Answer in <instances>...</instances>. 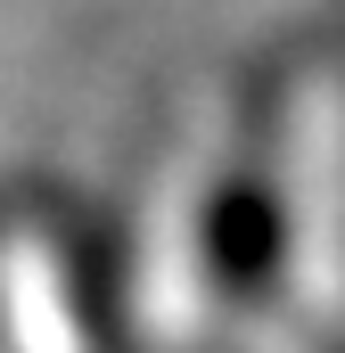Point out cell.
Here are the masks:
<instances>
[{
	"label": "cell",
	"mask_w": 345,
	"mask_h": 353,
	"mask_svg": "<svg viewBox=\"0 0 345 353\" xmlns=\"http://www.w3.org/2000/svg\"><path fill=\"white\" fill-rule=\"evenodd\" d=\"M0 337L8 353H124V288L58 197H0Z\"/></svg>",
	"instance_id": "6da1fadb"
},
{
	"label": "cell",
	"mask_w": 345,
	"mask_h": 353,
	"mask_svg": "<svg viewBox=\"0 0 345 353\" xmlns=\"http://www.w3.org/2000/svg\"><path fill=\"white\" fill-rule=\"evenodd\" d=\"M279 181H288V296L345 345V58L279 83Z\"/></svg>",
	"instance_id": "7a4b0ae2"
}]
</instances>
